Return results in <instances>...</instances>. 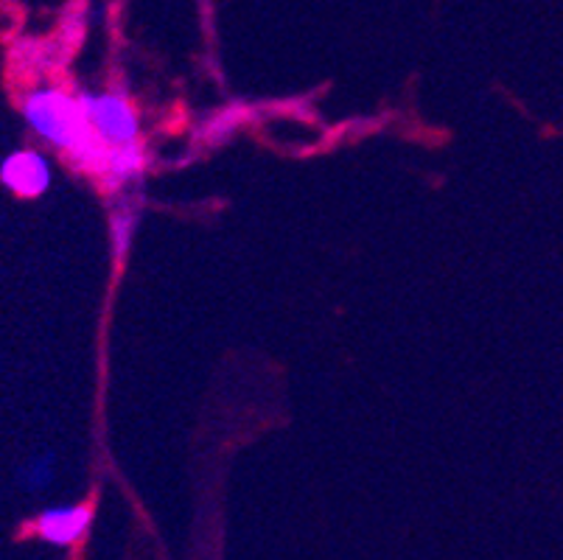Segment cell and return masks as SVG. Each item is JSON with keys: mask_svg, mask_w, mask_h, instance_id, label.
<instances>
[{"mask_svg": "<svg viewBox=\"0 0 563 560\" xmlns=\"http://www.w3.org/2000/svg\"><path fill=\"white\" fill-rule=\"evenodd\" d=\"M93 507L87 502H70V505L45 507L37 518L32 521L34 536L51 547L68 549L76 547L81 538L93 527Z\"/></svg>", "mask_w": 563, "mask_h": 560, "instance_id": "277c9868", "label": "cell"}, {"mask_svg": "<svg viewBox=\"0 0 563 560\" xmlns=\"http://www.w3.org/2000/svg\"><path fill=\"white\" fill-rule=\"evenodd\" d=\"M79 101L87 121L93 123L96 135L110 152L146 143L137 107L124 90H79Z\"/></svg>", "mask_w": 563, "mask_h": 560, "instance_id": "7a4b0ae2", "label": "cell"}, {"mask_svg": "<svg viewBox=\"0 0 563 560\" xmlns=\"http://www.w3.org/2000/svg\"><path fill=\"white\" fill-rule=\"evenodd\" d=\"M54 168L40 149H14L0 161V185L20 199H40L51 191Z\"/></svg>", "mask_w": 563, "mask_h": 560, "instance_id": "3957f363", "label": "cell"}, {"mask_svg": "<svg viewBox=\"0 0 563 560\" xmlns=\"http://www.w3.org/2000/svg\"><path fill=\"white\" fill-rule=\"evenodd\" d=\"M18 487L25 493H45L56 476V454L54 451H40L18 465Z\"/></svg>", "mask_w": 563, "mask_h": 560, "instance_id": "8992f818", "label": "cell"}, {"mask_svg": "<svg viewBox=\"0 0 563 560\" xmlns=\"http://www.w3.org/2000/svg\"><path fill=\"white\" fill-rule=\"evenodd\" d=\"M143 205L130 202V197L124 194V202L118 205L110 216V250L115 264H124L126 255L132 250V241H135L137 228H141Z\"/></svg>", "mask_w": 563, "mask_h": 560, "instance_id": "5b68a950", "label": "cell"}, {"mask_svg": "<svg viewBox=\"0 0 563 560\" xmlns=\"http://www.w3.org/2000/svg\"><path fill=\"white\" fill-rule=\"evenodd\" d=\"M20 118L32 130L37 141L59 152L76 172L104 183L112 154L96 135L93 123L87 121L85 107L79 101V90H68L63 85L37 81L20 96Z\"/></svg>", "mask_w": 563, "mask_h": 560, "instance_id": "6da1fadb", "label": "cell"}]
</instances>
